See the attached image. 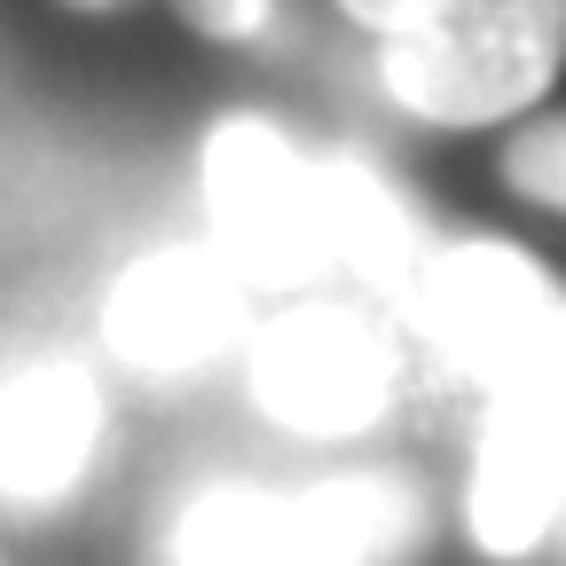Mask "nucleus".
<instances>
[{"label": "nucleus", "mask_w": 566, "mask_h": 566, "mask_svg": "<svg viewBox=\"0 0 566 566\" xmlns=\"http://www.w3.org/2000/svg\"><path fill=\"white\" fill-rule=\"evenodd\" d=\"M401 386V338L378 307L307 300L252 338V401L283 433L346 441L370 433Z\"/></svg>", "instance_id": "nucleus-4"}, {"label": "nucleus", "mask_w": 566, "mask_h": 566, "mask_svg": "<svg viewBox=\"0 0 566 566\" xmlns=\"http://www.w3.org/2000/svg\"><path fill=\"white\" fill-rule=\"evenodd\" d=\"M566 63V0H424L378 32V80L424 126L520 118Z\"/></svg>", "instance_id": "nucleus-2"}, {"label": "nucleus", "mask_w": 566, "mask_h": 566, "mask_svg": "<svg viewBox=\"0 0 566 566\" xmlns=\"http://www.w3.org/2000/svg\"><path fill=\"white\" fill-rule=\"evenodd\" d=\"M244 292L252 283L212 252V244H158L142 252L103 300V338L126 370L142 378H181L229 354L244 331Z\"/></svg>", "instance_id": "nucleus-5"}, {"label": "nucleus", "mask_w": 566, "mask_h": 566, "mask_svg": "<svg viewBox=\"0 0 566 566\" xmlns=\"http://www.w3.org/2000/svg\"><path fill=\"white\" fill-rule=\"evenodd\" d=\"M205 229L244 283H307L331 275L323 252V158L260 111H229L205 134Z\"/></svg>", "instance_id": "nucleus-3"}, {"label": "nucleus", "mask_w": 566, "mask_h": 566, "mask_svg": "<svg viewBox=\"0 0 566 566\" xmlns=\"http://www.w3.org/2000/svg\"><path fill=\"white\" fill-rule=\"evenodd\" d=\"M424 535L417 480L370 464L292 488V566H394Z\"/></svg>", "instance_id": "nucleus-9"}, {"label": "nucleus", "mask_w": 566, "mask_h": 566, "mask_svg": "<svg viewBox=\"0 0 566 566\" xmlns=\"http://www.w3.org/2000/svg\"><path fill=\"white\" fill-rule=\"evenodd\" d=\"M174 566H292V488L205 480L174 520Z\"/></svg>", "instance_id": "nucleus-10"}, {"label": "nucleus", "mask_w": 566, "mask_h": 566, "mask_svg": "<svg viewBox=\"0 0 566 566\" xmlns=\"http://www.w3.org/2000/svg\"><path fill=\"white\" fill-rule=\"evenodd\" d=\"M63 9H87V17H111V9H134V0H63Z\"/></svg>", "instance_id": "nucleus-14"}, {"label": "nucleus", "mask_w": 566, "mask_h": 566, "mask_svg": "<svg viewBox=\"0 0 566 566\" xmlns=\"http://www.w3.org/2000/svg\"><path fill=\"white\" fill-rule=\"evenodd\" d=\"M181 24L205 32V40H260L268 17H275V0H174Z\"/></svg>", "instance_id": "nucleus-12"}, {"label": "nucleus", "mask_w": 566, "mask_h": 566, "mask_svg": "<svg viewBox=\"0 0 566 566\" xmlns=\"http://www.w3.org/2000/svg\"><path fill=\"white\" fill-rule=\"evenodd\" d=\"M103 441V394L80 354H32L0 378V495L24 512L80 488Z\"/></svg>", "instance_id": "nucleus-7"}, {"label": "nucleus", "mask_w": 566, "mask_h": 566, "mask_svg": "<svg viewBox=\"0 0 566 566\" xmlns=\"http://www.w3.org/2000/svg\"><path fill=\"white\" fill-rule=\"evenodd\" d=\"M401 315L472 394L566 409V283L520 244L472 237L433 252Z\"/></svg>", "instance_id": "nucleus-1"}, {"label": "nucleus", "mask_w": 566, "mask_h": 566, "mask_svg": "<svg viewBox=\"0 0 566 566\" xmlns=\"http://www.w3.org/2000/svg\"><path fill=\"white\" fill-rule=\"evenodd\" d=\"M504 181L520 197L566 212V111H551V118H535V126H520L504 142Z\"/></svg>", "instance_id": "nucleus-11"}, {"label": "nucleus", "mask_w": 566, "mask_h": 566, "mask_svg": "<svg viewBox=\"0 0 566 566\" xmlns=\"http://www.w3.org/2000/svg\"><path fill=\"white\" fill-rule=\"evenodd\" d=\"M323 252H331V275H346L363 300H378L394 315L409 307L424 260H433L401 189L370 158H346V150L323 158Z\"/></svg>", "instance_id": "nucleus-8"}, {"label": "nucleus", "mask_w": 566, "mask_h": 566, "mask_svg": "<svg viewBox=\"0 0 566 566\" xmlns=\"http://www.w3.org/2000/svg\"><path fill=\"white\" fill-rule=\"evenodd\" d=\"M338 9L363 24V32H394V24H409V17L424 9V0H338Z\"/></svg>", "instance_id": "nucleus-13"}, {"label": "nucleus", "mask_w": 566, "mask_h": 566, "mask_svg": "<svg viewBox=\"0 0 566 566\" xmlns=\"http://www.w3.org/2000/svg\"><path fill=\"white\" fill-rule=\"evenodd\" d=\"M464 512L488 558H527L566 520V409L558 401H488Z\"/></svg>", "instance_id": "nucleus-6"}]
</instances>
